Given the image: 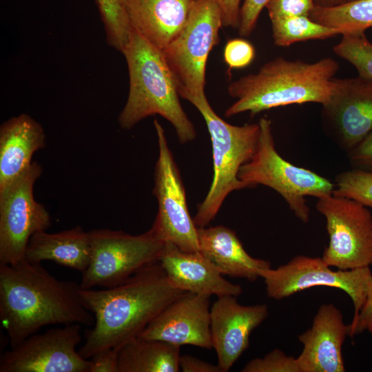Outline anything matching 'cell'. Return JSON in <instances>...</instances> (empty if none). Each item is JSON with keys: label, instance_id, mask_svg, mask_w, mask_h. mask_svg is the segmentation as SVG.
<instances>
[{"label": "cell", "instance_id": "obj_1", "mask_svg": "<svg viewBox=\"0 0 372 372\" xmlns=\"http://www.w3.org/2000/svg\"><path fill=\"white\" fill-rule=\"evenodd\" d=\"M81 289L80 283L56 278L40 262L24 258L0 265V320L11 347L48 325H93Z\"/></svg>", "mask_w": 372, "mask_h": 372}, {"label": "cell", "instance_id": "obj_2", "mask_svg": "<svg viewBox=\"0 0 372 372\" xmlns=\"http://www.w3.org/2000/svg\"><path fill=\"white\" fill-rule=\"evenodd\" d=\"M185 291L169 281L159 262L116 286L101 290L82 289L81 300L94 317L79 350L85 359L106 349L118 350L138 336L169 304Z\"/></svg>", "mask_w": 372, "mask_h": 372}, {"label": "cell", "instance_id": "obj_3", "mask_svg": "<svg viewBox=\"0 0 372 372\" xmlns=\"http://www.w3.org/2000/svg\"><path fill=\"white\" fill-rule=\"evenodd\" d=\"M339 69L327 57L309 63L278 56L229 83V95L236 101L225 112L226 117L249 112L254 116L271 108L291 104L325 105L332 90V80Z\"/></svg>", "mask_w": 372, "mask_h": 372}, {"label": "cell", "instance_id": "obj_4", "mask_svg": "<svg viewBox=\"0 0 372 372\" xmlns=\"http://www.w3.org/2000/svg\"><path fill=\"white\" fill-rule=\"evenodd\" d=\"M122 54L127 65L129 92L118 115L120 126L130 130L148 116L160 115L173 126L180 143L194 140L196 129L180 104L162 51L132 29Z\"/></svg>", "mask_w": 372, "mask_h": 372}, {"label": "cell", "instance_id": "obj_5", "mask_svg": "<svg viewBox=\"0 0 372 372\" xmlns=\"http://www.w3.org/2000/svg\"><path fill=\"white\" fill-rule=\"evenodd\" d=\"M200 113L209 132L213 158V179L209 189L193 218L204 227L215 218L226 197L247 185L238 178L240 167L254 155L259 137V123L234 125L220 118L210 105L205 93H179Z\"/></svg>", "mask_w": 372, "mask_h": 372}, {"label": "cell", "instance_id": "obj_6", "mask_svg": "<svg viewBox=\"0 0 372 372\" xmlns=\"http://www.w3.org/2000/svg\"><path fill=\"white\" fill-rule=\"evenodd\" d=\"M256 151L240 169L238 178L248 187H269L285 199L290 209L303 223H308L309 208L305 196L320 198L333 194L334 185L328 179L303 167L293 165L277 152L271 122L261 118Z\"/></svg>", "mask_w": 372, "mask_h": 372}, {"label": "cell", "instance_id": "obj_7", "mask_svg": "<svg viewBox=\"0 0 372 372\" xmlns=\"http://www.w3.org/2000/svg\"><path fill=\"white\" fill-rule=\"evenodd\" d=\"M89 233L91 260L79 282L84 289L119 285L158 262L165 245L151 229L139 235L110 229H94Z\"/></svg>", "mask_w": 372, "mask_h": 372}, {"label": "cell", "instance_id": "obj_8", "mask_svg": "<svg viewBox=\"0 0 372 372\" xmlns=\"http://www.w3.org/2000/svg\"><path fill=\"white\" fill-rule=\"evenodd\" d=\"M221 11L214 0H196L180 34L162 50L178 94L205 93L206 66L219 43Z\"/></svg>", "mask_w": 372, "mask_h": 372}, {"label": "cell", "instance_id": "obj_9", "mask_svg": "<svg viewBox=\"0 0 372 372\" xmlns=\"http://www.w3.org/2000/svg\"><path fill=\"white\" fill-rule=\"evenodd\" d=\"M318 199L316 209L326 219L329 238L322 260L341 270L372 265V216L367 207L333 194Z\"/></svg>", "mask_w": 372, "mask_h": 372}, {"label": "cell", "instance_id": "obj_10", "mask_svg": "<svg viewBox=\"0 0 372 372\" xmlns=\"http://www.w3.org/2000/svg\"><path fill=\"white\" fill-rule=\"evenodd\" d=\"M158 156L154 173L153 193L158 211L150 228L165 243H172L187 252L199 251L197 227L187 207L185 189L180 172L169 147L165 130L154 121Z\"/></svg>", "mask_w": 372, "mask_h": 372}, {"label": "cell", "instance_id": "obj_11", "mask_svg": "<svg viewBox=\"0 0 372 372\" xmlns=\"http://www.w3.org/2000/svg\"><path fill=\"white\" fill-rule=\"evenodd\" d=\"M42 173L37 162L0 192V265H14L25 258L31 237L51 225L47 209L34 197V183Z\"/></svg>", "mask_w": 372, "mask_h": 372}, {"label": "cell", "instance_id": "obj_12", "mask_svg": "<svg viewBox=\"0 0 372 372\" xmlns=\"http://www.w3.org/2000/svg\"><path fill=\"white\" fill-rule=\"evenodd\" d=\"M270 298L281 300L314 287L338 288L353 301L355 318L365 302L369 282L372 278L369 267L333 271L322 258L297 256L276 269L258 271Z\"/></svg>", "mask_w": 372, "mask_h": 372}, {"label": "cell", "instance_id": "obj_13", "mask_svg": "<svg viewBox=\"0 0 372 372\" xmlns=\"http://www.w3.org/2000/svg\"><path fill=\"white\" fill-rule=\"evenodd\" d=\"M81 331L73 324L28 336L1 355L0 372H90V359L76 350Z\"/></svg>", "mask_w": 372, "mask_h": 372}, {"label": "cell", "instance_id": "obj_14", "mask_svg": "<svg viewBox=\"0 0 372 372\" xmlns=\"http://www.w3.org/2000/svg\"><path fill=\"white\" fill-rule=\"evenodd\" d=\"M323 115L348 152L372 131V81L359 76L332 80Z\"/></svg>", "mask_w": 372, "mask_h": 372}, {"label": "cell", "instance_id": "obj_15", "mask_svg": "<svg viewBox=\"0 0 372 372\" xmlns=\"http://www.w3.org/2000/svg\"><path fill=\"white\" fill-rule=\"evenodd\" d=\"M268 315L265 304L245 306L235 296L218 297L210 308V330L222 372L229 371L245 351L251 333Z\"/></svg>", "mask_w": 372, "mask_h": 372}, {"label": "cell", "instance_id": "obj_16", "mask_svg": "<svg viewBox=\"0 0 372 372\" xmlns=\"http://www.w3.org/2000/svg\"><path fill=\"white\" fill-rule=\"evenodd\" d=\"M210 297L185 292L154 318L138 336L178 346L211 349Z\"/></svg>", "mask_w": 372, "mask_h": 372}, {"label": "cell", "instance_id": "obj_17", "mask_svg": "<svg viewBox=\"0 0 372 372\" xmlns=\"http://www.w3.org/2000/svg\"><path fill=\"white\" fill-rule=\"evenodd\" d=\"M348 325L340 310L332 303L318 309L311 327L298 336L303 345L296 358L300 372H344L342 345Z\"/></svg>", "mask_w": 372, "mask_h": 372}, {"label": "cell", "instance_id": "obj_18", "mask_svg": "<svg viewBox=\"0 0 372 372\" xmlns=\"http://www.w3.org/2000/svg\"><path fill=\"white\" fill-rule=\"evenodd\" d=\"M158 262L169 282L176 289L198 294L239 296L240 285L224 278L223 274L200 251H184L172 243H165Z\"/></svg>", "mask_w": 372, "mask_h": 372}, {"label": "cell", "instance_id": "obj_19", "mask_svg": "<svg viewBox=\"0 0 372 372\" xmlns=\"http://www.w3.org/2000/svg\"><path fill=\"white\" fill-rule=\"evenodd\" d=\"M196 0H124L132 29L161 50L180 34Z\"/></svg>", "mask_w": 372, "mask_h": 372}, {"label": "cell", "instance_id": "obj_20", "mask_svg": "<svg viewBox=\"0 0 372 372\" xmlns=\"http://www.w3.org/2000/svg\"><path fill=\"white\" fill-rule=\"evenodd\" d=\"M45 146L42 126L27 114L12 117L0 127V192L32 164L33 154Z\"/></svg>", "mask_w": 372, "mask_h": 372}, {"label": "cell", "instance_id": "obj_21", "mask_svg": "<svg viewBox=\"0 0 372 372\" xmlns=\"http://www.w3.org/2000/svg\"><path fill=\"white\" fill-rule=\"evenodd\" d=\"M199 251L223 274L254 282L269 262L251 257L236 234L223 225L197 227Z\"/></svg>", "mask_w": 372, "mask_h": 372}, {"label": "cell", "instance_id": "obj_22", "mask_svg": "<svg viewBox=\"0 0 372 372\" xmlns=\"http://www.w3.org/2000/svg\"><path fill=\"white\" fill-rule=\"evenodd\" d=\"M25 258L40 263L53 261L83 273L91 260L90 233L81 226L57 233H37L28 242Z\"/></svg>", "mask_w": 372, "mask_h": 372}, {"label": "cell", "instance_id": "obj_23", "mask_svg": "<svg viewBox=\"0 0 372 372\" xmlns=\"http://www.w3.org/2000/svg\"><path fill=\"white\" fill-rule=\"evenodd\" d=\"M180 347L137 336L118 350V372H178Z\"/></svg>", "mask_w": 372, "mask_h": 372}, {"label": "cell", "instance_id": "obj_24", "mask_svg": "<svg viewBox=\"0 0 372 372\" xmlns=\"http://www.w3.org/2000/svg\"><path fill=\"white\" fill-rule=\"evenodd\" d=\"M309 17L316 23L338 29L341 35L365 32L372 28V0H355L338 6L316 5Z\"/></svg>", "mask_w": 372, "mask_h": 372}, {"label": "cell", "instance_id": "obj_25", "mask_svg": "<svg viewBox=\"0 0 372 372\" xmlns=\"http://www.w3.org/2000/svg\"><path fill=\"white\" fill-rule=\"evenodd\" d=\"M273 43L287 47L297 42L325 39L341 34L334 28L321 25L309 17L289 16L271 19Z\"/></svg>", "mask_w": 372, "mask_h": 372}, {"label": "cell", "instance_id": "obj_26", "mask_svg": "<svg viewBox=\"0 0 372 372\" xmlns=\"http://www.w3.org/2000/svg\"><path fill=\"white\" fill-rule=\"evenodd\" d=\"M95 1L105 28L107 43L122 53L132 32L124 0Z\"/></svg>", "mask_w": 372, "mask_h": 372}, {"label": "cell", "instance_id": "obj_27", "mask_svg": "<svg viewBox=\"0 0 372 372\" xmlns=\"http://www.w3.org/2000/svg\"><path fill=\"white\" fill-rule=\"evenodd\" d=\"M333 50L337 56L354 66L359 76L372 81V43L365 32L342 34Z\"/></svg>", "mask_w": 372, "mask_h": 372}, {"label": "cell", "instance_id": "obj_28", "mask_svg": "<svg viewBox=\"0 0 372 372\" xmlns=\"http://www.w3.org/2000/svg\"><path fill=\"white\" fill-rule=\"evenodd\" d=\"M333 194L372 208V171L356 168L342 172L335 178Z\"/></svg>", "mask_w": 372, "mask_h": 372}, {"label": "cell", "instance_id": "obj_29", "mask_svg": "<svg viewBox=\"0 0 372 372\" xmlns=\"http://www.w3.org/2000/svg\"><path fill=\"white\" fill-rule=\"evenodd\" d=\"M242 372H300L296 358L288 356L275 349L263 358L250 360L242 369Z\"/></svg>", "mask_w": 372, "mask_h": 372}, {"label": "cell", "instance_id": "obj_30", "mask_svg": "<svg viewBox=\"0 0 372 372\" xmlns=\"http://www.w3.org/2000/svg\"><path fill=\"white\" fill-rule=\"evenodd\" d=\"M255 48L247 40L236 38L225 44L223 57L229 70L241 69L250 65L255 57Z\"/></svg>", "mask_w": 372, "mask_h": 372}, {"label": "cell", "instance_id": "obj_31", "mask_svg": "<svg viewBox=\"0 0 372 372\" xmlns=\"http://www.w3.org/2000/svg\"><path fill=\"white\" fill-rule=\"evenodd\" d=\"M316 5V0H271L265 8L271 20L289 16L309 17Z\"/></svg>", "mask_w": 372, "mask_h": 372}, {"label": "cell", "instance_id": "obj_32", "mask_svg": "<svg viewBox=\"0 0 372 372\" xmlns=\"http://www.w3.org/2000/svg\"><path fill=\"white\" fill-rule=\"evenodd\" d=\"M271 0H244L239 13L238 32L240 36L247 37L254 30L262 10Z\"/></svg>", "mask_w": 372, "mask_h": 372}, {"label": "cell", "instance_id": "obj_33", "mask_svg": "<svg viewBox=\"0 0 372 372\" xmlns=\"http://www.w3.org/2000/svg\"><path fill=\"white\" fill-rule=\"evenodd\" d=\"M372 327V278H371L364 304L358 315L348 324V335L353 337Z\"/></svg>", "mask_w": 372, "mask_h": 372}, {"label": "cell", "instance_id": "obj_34", "mask_svg": "<svg viewBox=\"0 0 372 372\" xmlns=\"http://www.w3.org/2000/svg\"><path fill=\"white\" fill-rule=\"evenodd\" d=\"M348 153L353 166L372 171V131Z\"/></svg>", "mask_w": 372, "mask_h": 372}, {"label": "cell", "instance_id": "obj_35", "mask_svg": "<svg viewBox=\"0 0 372 372\" xmlns=\"http://www.w3.org/2000/svg\"><path fill=\"white\" fill-rule=\"evenodd\" d=\"M90 372H118V350L106 349L90 358Z\"/></svg>", "mask_w": 372, "mask_h": 372}, {"label": "cell", "instance_id": "obj_36", "mask_svg": "<svg viewBox=\"0 0 372 372\" xmlns=\"http://www.w3.org/2000/svg\"><path fill=\"white\" fill-rule=\"evenodd\" d=\"M218 6L222 14L223 26L238 29L240 0H214Z\"/></svg>", "mask_w": 372, "mask_h": 372}, {"label": "cell", "instance_id": "obj_37", "mask_svg": "<svg viewBox=\"0 0 372 372\" xmlns=\"http://www.w3.org/2000/svg\"><path fill=\"white\" fill-rule=\"evenodd\" d=\"M179 367L183 372H222L218 365L187 355H180Z\"/></svg>", "mask_w": 372, "mask_h": 372}, {"label": "cell", "instance_id": "obj_38", "mask_svg": "<svg viewBox=\"0 0 372 372\" xmlns=\"http://www.w3.org/2000/svg\"><path fill=\"white\" fill-rule=\"evenodd\" d=\"M316 5L331 7L338 6L347 2V0H316Z\"/></svg>", "mask_w": 372, "mask_h": 372}, {"label": "cell", "instance_id": "obj_39", "mask_svg": "<svg viewBox=\"0 0 372 372\" xmlns=\"http://www.w3.org/2000/svg\"><path fill=\"white\" fill-rule=\"evenodd\" d=\"M367 330H368L371 333H372V327H369Z\"/></svg>", "mask_w": 372, "mask_h": 372}, {"label": "cell", "instance_id": "obj_40", "mask_svg": "<svg viewBox=\"0 0 372 372\" xmlns=\"http://www.w3.org/2000/svg\"><path fill=\"white\" fill-rule=\"evenodd\" d=\"M355 1V0H347V1Z\"/></svg>", "mask_w": 372, "mask_h": 372}]
</instances>
